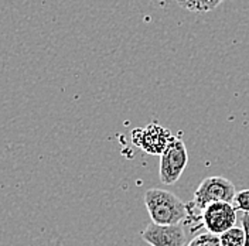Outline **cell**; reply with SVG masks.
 Masks as SVG:
<instances>
[{
    "label": "cell",
    "instance_id": "5b68a950",
    "mask_svg": "<svg viewBox=\"0 0 249 246\" xmlns=\"http://www.w3.org/2000/svg\"><path fill=\"white\" fill-rule=\"evenodd\" d=\"M171 138V133L166 127H161L156 123H150L146 127H138L132 132L133 143L149 154L161 156Z\"/></svg>",
    "mask_w": 249,
    "mask_h": 246
},
{
    "label": "cell",
    "instance_id": "9c48e42d",
    "mask_svg": "<svg viewBox=\"0 0 249 246\" xmlns=\"http://www.w3.org/2000/svg\"><path fill=\"white\" fill-rule=\"evenodd\" d=\"M233 202L236 210L242 211L244 214H249V190H242L236 193Z\"/></svg>",
    "mask_w": 249,
    "mask_h": 246
},
{
    "label": "cell",
    "instance_id": "30bf717a",
    "mask_svg": "<svg viewBox=\"0 0 249 246\" xmlns=\"http://www.w3.org/2000/svg\"><path fill=\"white\" fill-rule=\"evenodd\" d=\"M241 222H242V228L245 231V245L244 246H249V214H244Z\"/></svg>",
    "mask_w": 249,
    "mask_h": 246
},
{
    "label": "cell",
    "instance_id": "8992f818",
    "mask_svg": "<svg viewBox=\"0 0 249 246\" xmlns=\"http://www.w3.org/2000/svg\"><path fill=\"white\" fill-rule=\"evenodd\" d=\"M142 239L150 246H187V235L181 224L157 225L150 222L142 232Z\"/></svg>",
    "mask_w": 249,
    "mask_h": 246
},
{
    "label": "cell",
    "instance_id": "277c9868",
    "mask_svg": "<svg viewBox=\"0 0 249 246\" xmlns=\"http://www.w3.org/2000/svg\"><path fill=\"white\" fill-rule=\"evenodd\" d=\"M201 221L207 232L219 236L235 227L236 208L230 202H214L202 210Z\"/></svg>",
    "mask_w": 249,
    "mask_h": 246
},
{
    "label": "cell",
    "instance_id": "ba28073f",
    "mask_svg": "<svg viewBox=\"0 0 249 246\" xmlns=\"http://www.w3.org/2000/svg\"><path fill=\"white\" fill-rule=\"evenodd\" d=\"M187 246H221V241L218 235H214L211 232H204L201 235L193 238Z\"/></svg>",
    "mask_w": 249,
    "mask_h": 246
},
{
    "label": "cell",
    "instance_id": "6da1fadb",
    "mask_svg": "<svg viewBox=\"0 0 249 246\" xmlns=\"http://www.w3.org/2000/svg\"><path fill=\"white\" fill-rule=\"evenodd\" d=\"M144 205L153 224L178 225L188 218V207L167 190L150 188L144 193Z\"/></svg>",
    "mask_w": 249,
    "mask_h": 246
},
{
    "label": "cell",
    "instance_id": "7a4b0ae2",
    "mask_svg": "<svg viewBox=\"0 0 249 246\" xmlns=\"http://www.w3.org/2000/svg\"><path fill=\"white\" fill-rule=\"evenodd\" d=\"M236 195L235 185L228 178L213 176L204 178L194 193L193 204L202 211L214 202H232Z\"/></svg>",
    "mask_w": 249,
    "mask_h": 246
},
{
    "label": "cell",
    "instance_id": "8fae6325",
    "mask_svg": "<svg viewBox=\"0 0 249 246\" xmlns=\"http://www.w3.org/2000/svg\"><path fill=\"white\" fill-rule=\"evenodd\" d=\"M219 1H222V0H197V9H198V6H201V4H205V7H204V10H211L213 7H215Z\"/></svg>",
    "mask_w": 249,
    "mask_h": 246
},
{
    "label": "cell",
    "instance_id": "3957f363",
    "mask_svg": "<svg viewBox=\"0 0 249 246\" xmlns=\"http://www.w3.org/2000/svg\"><path fill=\"white\" fill-rule=\"evenodd\" d=\"M188 163V154L184 141L178 138H171L166 150L160 156L159 176L161 183L171 185L178 181Z\"/></svg>",
    "mask_w": 249,
    "mask_h": 246
},
{
    "label": "cell",
    "instance_id": "52a82bcc",
    "mask_svg": "<svg viewBox=\"0 0 249 246\" xmlns=\"http://www.w3.org/2000/svg\"><path fill=\"white\" fill-rule=\"evenodd\" d=\"M221 246H244L245 245V231L242 227H233L232 229L219 235Z\"/></svg>",
    "mask_w": 249,
    "mask_h": 246
}]
</instances>
